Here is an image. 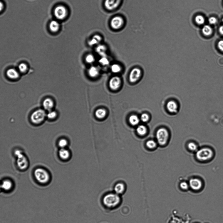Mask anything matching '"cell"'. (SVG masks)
I'll list each match as a JSON object with an SVG mask.
<instances>
[{"label": "cell", "mask_w": 223, "mask_h": 223, "mask_svg": "<svg viewBox=\"0 0 223 223\" xmlns=\"http://www.w3.org/2000/svg\"><path fill=\"white\" fill-rule=\"evenodd\" d=\"M120 198L118 194L109 193L105 195L103 199V203L105 206L108 208L116 207L120 203Z\"/></svg>", "instance_id": "cell-1"}, {"label": "cell", "mask_w": 223, "mask_h": 223, "mask_svg": "<svg viewBox=\"0 0 223 223\" xmlns=\"http://www.w3.org/2000/svg\"><path fill=\"white\" fill-rule=\"evenodd\" d=\"M214 153L212 149L204 148L199 149L196 153V157L199 161H207L213 159Z\"/></svg>", "instance_id": "cell-2"}, {"label": "cell", "mask_w": 223, "mask_h": 223, "mask_svg": "<svg viewBox=\"0 0 223 223\" xmlns=\"http://www.w3.org/2000/svg\"><path fill=\"white\" fill-rule=\"evenodd\" d=\"M34 175L37 181L40 184H47L50 179L48 172L42 168H38L35 170Z\"/></svg>", "instance_id": "cell-3"}, {"label": "cell", "mask_w": 223, "mask_h": 223, "mask_svg": "<svg viewBox=\"0 0 223 223\" xmlns=\"http://www.w3.org/2000/svg\"><path fill=\"white\" fill-rule=\"evenodd\" d=\"M169 134L166 129L161 128L158 129L156 133V138L157 143L160 145L166 144L169 139Z\"/></svg>", "instance_id": "cell-4"}, {"label": "cell", "mask_w": 223, "mask_h": 223, "mask_svg": "<svg viewBox=\"0 0 223 223\" xmlns=\"http://www.w3.org/2000/svg\"><path fill=\"white\" fill-rule=\"evenodd\" d=\"M15 154L17 157V164L19 168L21 170H25L28 166L27 158L20 150H17L15 152Z\"/></svg>", "instance_id": "cell-5"}, {"label": "cell", "mask_w": 223, "mask_h": 223, "mask_svg": "<svg viewBox=\"0 0 223 223\" xmlns=\"http://www.w3.org/2000/svg\"><path fill=\"white\" fill-rule=\"evenodd\" d=\"M46 116V114L45 111L42 109L37 110L32 114L31 121L35 124H40L44 120Z\"/></svg>", "instance_id": "cell-6"}, {"label": "cell", "mask_w": 223, "mask_h": 223, "mask_svg": "<svg viewBox=\"0 0 223 223\" xmlns=\"http://www.w3.org/2000/svg\"><path fill=\"white\" fill-rule=\"evenodd\" d=\"M55 16L58 19L62 20L66 18L67 14L66 8L63 6L60 5L55 8L54 11Z\"/></svg>", "instance_id": "cell-7"}, {"label": "cell", "mask_w": 223, "mask_h": 223, "mask_svg": "<svg viewBox=\"0 0 223 223\" xmlns=\"http://www.w3.org/2000/svg\"><path fill=\"white\" fill-rule=\"evenodd\" d=\"M124 23V20L121 16H116L111 19L110 21L111 27L115 30H118L121 28Z\"/></svg>", "instance_id": "cell-8"}, {"label": "cell", "mask_w": 223, "mask_h": 223, "mask_svg": "<svg viewBox=\"0 0 223 223\" xmlns=\"http://www.w3.org/2000/svg\"><path fill=\"white\" fill-rule=\"evenodd\" d=\"M121 1L122 0H105V7L108 10H114L119 6Z\"/></svg>", "instance_id": "cell-9"}, {"label": "cell", "mask_w": 223, "mask_h": 223, "mask_svg": "<svg viewBox=\"0 0 223 223\" xmlns=\"http://www.w3.org/2000/svg\"><path fill=\"white\" fill-rule=\"evenodd\" d=\"M141 75V70L139 68H135L130 72L129 76V80L131 83H135L139 80Z\"/></svg>", "instance_id": "cell-10"}, {"label": "cell", "mask_w": 223, "mask_h": 223, "mask_svg": "<svg viewBox=\"0 0 223 223\" xmlns=\"http://www.w3.org/2000/svg\"><path fill=\"white\" fill-rule=\"evenodd\" d=\"M121 84V79L119 77L115 76L110 79L109 82V86L111 89L116 90L119 89Z\"/></svg>", "instance_id": "cell-11"}, {"label": "cell", "mask_w": 223, "mask_h": 223, "mask_svg": "<svg viewBox=\"0 0 223 223\" xmlns=\"http://www.w3.org/2000/svg\"><path fill=\"white\" fill-rule=\"evenodd\" d=\"M189 184L192 189L195 190L200 189L202 185L201 181L197 178H193L190 179L189 182Z\"/></svg>", "instance_id": "cell-12"}, {"label": "cell", "mask_w": 223, "mask_h": 223, "mask_svg": "<svg viewBox=\"0 0 223 223\" xmlns=\"http://www.w3.org/2000/svg\"><path fill=\"white\" fill-rule=\"evenodd\" d=\"M167 108L170 112L175 113L177 112L178 106L177 104L175 101H171L167 103Z\"/></svg>", "instance_id": "cell-13"}, {"label": "cell", "mask_w": 223, "mask_h": 223, "mask_svg": "<svg viewBox=\"0 0 223 223\" xmlns=\"http://www.w3.org/2000/svg\"><path fill=\"white\" fill-rule=\"evenodd\" d=\"M54 105V102L50 98L46 99L43 102V106L45 109L48 111H51Z\"/></svg>", "instance_id": "cell-14"}, {"label": "cell", "mask_w": 223, "mask_h": 223, "mask_svg": "<svg viewBox=\"0 0 223 223\" xmlns=\"http://www.w3.org/2000/svg\"><path fill=\"white\" fill-rule=\"evenodd\" d=\"M13 187V183L9 180L6 179L2 182L1 187L6 191H9Z\"/></svg>", "instance_id": "cell-15"}, {"label": "cell", "mask_w": 223, "mask_h": 223, "mask_svg": "<svg viewBox=\"0 0 223 223\" xmlns=\"http://www.w3.org/2000/svg\"><path fill=\"white\" fill-rule=\"evenodd\" d=\"M6 74L9 78L12 79H17L19 77V76L18 72L13 69H8L6 72Z\"/></svg>", "instance_id": "cell-16"}, {"label": "cell", "mask_w": 223, "mask_h": 223, "mask_svg": "<svg viewBox=\"0 0 223 223\" xmlns=\"http://www.w3.org/2000/svg\"><path fill=\"white\" fill-rule=\"evenodd\" d=\"M102 40V38L101 36L99 35H95L89 41V45L90 46L98 45L101 41Z\"/></svg>", "instance_id": "cell-17"}, {"label": "cell", "mask_w": 223, "mask_h": 223, "mask_svg": "<svg viewBox=\"0 0 223 223\" xmlns=\"http://www.w3.org/2000/svg\"><path fill=\"white\" fill-rule=\"evenodd\" d=\"M58 154L61 159L64 160L68 159L70 156L69 152L65 148H61L58 152Z\"/></svg>", "instance_id": "cell-18"}, {"label": "cell", "mask_w": 223, "mask_h": 223, "mask_svg": "<svg viewBox=\"0 0 223 223\" xmlns=\"http://www.w3.org/2000/svg\"><path fill=\"white\" fill-rule=\"evenodd\" d=\"M202 32L205 36H210L213 33V29L209 25H205L202 29Z\"/></svg>", "instance_id": "cell-19"}, {"label": "cell", "mask_w": 223, "mask_h": 223, "mask_svg": "<svg viewBox=\"0 0 223 223\" xmlns=\"http://www.w3.org/2000/svg\"><path fill=\"white\" fill-rule=\"evenodd\" d=\"M60 27L59 23L56 20H52L50 23L49 27L51 30L53 32L57 31Z\"/></svg>", "instance_id": "cell-20"}, {"label": "cell", "mask_w": 223, "mask_h": 223, "mask_svg": "<svg viewBox=\"0 0 223 223\" xmlns=\"http://www.w3.org/2000/svg\"><path fill=\"white\" fill-rule=\"evenodd\" d=\"M125 187L124 184L122 183H119L117 184L115 187L114 190L117 194H121L124 192Z\"/></svg>", "instance_id": "cell-21"}, {"label": "cell", "mask_w": 223, "mask_h": 223, "mask_svg": "<svg viewBox=\"0 0 223 223\" xmlns=\"http://www.w3.org/2000/svg\"><path fill=\"white\" fill-rule=\"evenodd\" d=\"M107 112L106 110L103 109H99L97 110L95 112V115L98 119H103L106 116Z\"/></svg>", "instance_id": "cell-22"}, {"label": "cell", "mask_w": 223, "mask_h": 223, "mask_svg": "<svg viewBox=\"0 0 223 223\" xmlns=\"http://www.w3.org/2000/svg\"><path fill=\"white\" fill-rule=\"evenodd\" d=\"M88 72L90 77L93 78L97 77L99 74L98 69L95 66L91 67L89 70Z\"/></svg>", "instance_id": "cell-23"}, {"label": "cell", "mask_w": 223, "mask_h": 223, "mask_svg": "<svg viewBox=\"0 0 223 223\" xmlns=\"http://www.w3.org/2000/svg\"><path fill=\"white\" fill-rule=\"evenodd\" d=\"M137 132L140 135L143 136L147 133V129L143 125H140L137 128Z\"/></svg>", "instance_id": "cell-24"}, {"label": "cell", "mask_w": 223, "mask_h": 223, "mask_svg": "<svg viewBox=\"0 0 223 223\" xmlns=\"http://www.w3.org/2000/svg\"><path fill=\"white\" fill-rule=\"evenodd\" d=\"M129 121L130 124L133 125H136L139 124L140 119L137 116L132 115L129 118Z\"/></svg>", "instance_id": "cell-25"}, {"label": "cell", "mask_w": 223, "mask_h": 223, "mask_svg": "<svg viewBox=\"0 0 223 223\" xmlns=\"http://www.w3.org/2000/svg\"><path fill=\"white\" fill-rule=\"evenodd\" d=\"M195 20L197 24L200 25L204 24L205 22L204 17L201 15L197 16L195 17Z\"/></svg>", "instance_id": "cell-26"}, {"label": "cell", "mask_w": 223, "mask_h": 223, "mask_svg": "<svg viewBox=\"0 0 223 223\" xmlns=\"http://www.w3.org/2000/svg\"><path fill=\"white\" fill-rule=\"evenodd\" d=\"M106 50V47L104 45H99L96 48L97 51L98 53L101 55L105 54Z\"/></svg>", "instance_id": "cell-27"}, {"label": "cell", "mask_w": 223, "mask_h": 223, "mask_svg": "<svg viewBox=\"0 0 223 223\" xmlns=\"http://www.w3.org/2000/svg\"><path fill=\"white\" fill-rule=\"evenodd\" d=\"M146 146L150 149H153L156 147L157 144L154 140H150L148 141L146 143Z\"/></svg>", "instance_id": "cell-28"}, {"label": "cell", "mask_w": 223, "mask_h": 223, "mask_svg": "<svg viewBox=\"0 0 223 223\" xmlns=\"http://www.w3.org/2000/svg\"><path fill=\"white\" fill-rule=\"evenodd\" d=\"M121 67L118 64H113L111 66V71L113 73H118L121 71Z\"/></svg>", "instance_id": "cell-29"}, {"label": "cell", "mask_w": 223, "mask_h": 223, "mask_svg": "<svg viewBox=\"0 0 223 223\" xmlns=\"http://www.w3.org/2000/svg\"><path fill=\"white\" fill-rule=\"evenodd\" d=\"M68 145V142L65 139H61L58 142V145L61 148H65Z\"/></svg>", "instance_id": "cell-30"}, {"label": "cell", "mask_w": 223, "mask_h": 223, "mask_svg": "<svg viewBox=\"0 0 223 223\" xmlns=\"http://www.w3.org/2000/svg\"><path fill=\"white\" fill-rule=\"evenodd\" d=\"M187 146L188 148L190 151H195L197 150L198 147L194 143L192 142L189 143Z\"/></svg>", "instance_id": "cell-31"}, {"label": "cell", "mask_w": 223, "mask_h": 223, "mask_svg": "<svg viewBox=\"0 0 223 223\" xmlns=\"http://www.w3.org/2000/svg\"><path fill=\"white\" fill-rule=\"evenodd\" d=\"M19 68L20 71L23 73L25 72L28 69L27 65L24 63L20 64L19 66Z\"/></svg>", "instance_id": "cell-32"}, {"label": "cell", "mask_w": 223, "mask_h": 223, "mask_svg": "<svg viewBox=\"0 0 223 223\" xmlns=\"http://www.w3.org/2000/svg\"><path fill=\"white\" fill-rule=\"evenodd\" d=\"M57 116V113L54 111H49L47 115L48 118L51 119H53L56 118Z\"/></svg>", "instance_id": "cell-33"}, {"label": "cell", "mask_w": 223, "mask_h": 223, "mask_svg": "<svg viewBox=\"0 0 223 223\" xmlns=\"http://www.w3.org/2000/svg\"><path fill=\"white\" fill-rule=\"evenodd\" d=\"M140 119L143 122H147L149 119V116L147 114L143 113L141 116Z\"/></svg>", "instance_id": "cell-34"}, {"label": "cell", "mask_w": 223, "mask_h": 223, "mask_svg": "<svg viewBox=\"0 0 223 223\" xmlns=\"http://www.w3.org/2000/svg\"><path fill=\"white\" fill-rule=\"evenodd\" d=\"M86 61L87 62L91 63L95 61V58L92 54L88 55L86 58Z\"/></svg>", "instance_id": "cell-35"}, {"label": "cell", "mask_w": 223, "mask_h": 223, "mask_svg": "<svg viewBox=\"0 0 223 223\" xmlns=\"http://www.w3.org/2000/svg\"><path fill=\"white\" fill-rule=\"evenodd\" d=\"M208 21L210 24L213 25L217 24V22H218V20H217L216 17L212 16L209 17V19H208Z\"/></svg>", "instance_id": "cell-36"}, {"label": "cell", "mask_w": 223, "mask_h": 223, "mask_svg": "<svg viewBox=\"0 0 223 223\" xmlns=\"http://www.w3.org/2000/svg\"><path fill=\"white\" fill-rule=\"evenodd\" d=\"M217 47L220 51L223 53V40L219 41L217 44Z\"/></svg>", "instance_id": "cell-37"}, {"label": "cell", "mask_w": 223, "mask_h": 223, "mask_svg": "<svg viewBox=\"0 0 223 223\" xmlns=\"http://www.w3.org/2000/svg\"><path fill=\"white\" fill-rule=\"evenodd\" d=\"M99 62L102 64L103 65H106L109 64V61H108L107 59L105 57L102 58L99 60Z\"/></svg>", "instance_id": "cell-38"}, {"label": "cell", "mask_w": 223, "mask_h": 223, "mask_svg": "<svg viewBox=\"0 0 223 223\" xmlns=\"http://www.w3.org/2000/svg\"><path fill=\"white\" fill-rule=\"evenodd\" d=\"M180 186L182 189L186 190L188 188L189 185L185 182H183L180 184Z\"/></svg>", "instance_id": "cell-39"}, {"label": "cell", "mask_w": 223, "mask_h": 223, "mask_svg": "<svg viewBox=\"0 0 223 223\" xmlns=\"http://www.w3.org/2000/svg\"><path fill=\"white\" fill-rule=\"evenodd\" d=\"M217 63L221 66H223V56L219 57L217 60Z\"/></svg>", "instance_id": "cell-40"}, {"label": "cell", "mask_w": 223, "mask_h": 223, "mask_svg": "<svg viewBox=\"0 0 223 223\" xmlns=\"http://www.w3.org/2000/svg\"><path fill=\"white\" fill-rule=\"evenodd\" d=\"M219 33L221 35H223V25L220 27L219 29Z\"/></svg>", "instance_id": "cell-41"}, {"label": "cell", "mask_w": 223, "mask_h": 223, "mask_svg": "<svg viewBox=\"0 0 223 223\" xmlns=\"http://www.w3.org/2000/svg\"><path fill=\"white\" fill-rule=\"evenodd\" d=\"M222 23H223V18L222 19Z\"/></svg>", "instance_id": "cell-42"}]
</instances>
